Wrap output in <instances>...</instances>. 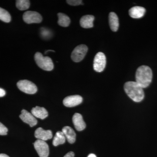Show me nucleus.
Listing matches in <instances>:
<instances>
[{
  "label": "nucleus",
  "instance_id": "nucleus-1",
  "mask_svg": "<svg viewBox=\"0 0 157 157\" xmlns=\"http://www.w3.org/2000/svg\"><path fill=\"white\" fill-rule=\"evenodd\" d=\"M124 89L129 98L135 102H140L144 98L143 88L136 82H127L124 85Z\"/></svg>",
  "mask_w": 157,
  "mask_h": 157
},
{
  "label": "nucleus",
  "instance_id": "nucleus-2",
  "mask_svg": "<svg viewBox=\"0 0 157 157\" xmlns=\"http://www.w3.org/2000/svg\"><path fill=\"white\" fill-rule=\"evenodd\" d=\"M152 72L148 66H140L136 71V82L143 88L148 87L152 79Z\"/></svg>",
  "mask_w": 157,
  "mask_h": 157
},
{
  "label": "nucleus",
  "instance_id": "nucleus-3",
  "mask_svg": "<svg viewBox=\"0 0 157 157\" xmlns=\"http://www.w3.org/2000/svg\"><path fill=\"white\" fill-rule=\"evenodd\" d=\"M35 60L37 65L42 70L51 71L54 68L52 60L48 56H43L40 52H37L35 55Z\"/></svg>",
  "mask_w": 157,
  "mask_h": 157
},
{
  "label": "nucleus",
  "instance_id": "nucleus-4",
  "mask_svg": "<svg viewBox=\"0 0 157 157\" xmlns=\"http://www.w3.org/2000/svg\"><path fill=\"white\" fill-rule=\"evenodd\" d=\"M18 89L23 92L33 94L37 91V87L33 82L28 80H20L17 83Z\"/></svg>",
  "mask_w": 157,
  "mask_h": 157
},
{
  "label": "nucleus",
  "instance_id": "nucleus-5",
  "mask_svg": "<svg viewBox=\"0 0 157 157\" xmlns=\"http://www.w3.org/2000/svg\"><path fill=\"white\" fill-rule=\"evenodd\" d=\"M88 47L86 45H80L74 48L71 54V59L73 61L78 63L81 61L87 53Z\"/></svg>",
  "mask_w": 157,
  "mask_h": 157
},
{
  "label": "nucleus",
  "instance_id": "nucleus-6",
  "mask_svg": "<svg viewBox=\"0 0 157 157\" xmlns=\"http://www.w3.org/2000/svg\"><path fill=\"white\" fill-rule=\"evenodd\" d=\"M106 65V58L105 54L102 52H99L95 56L94 61V69L97 72L104 71Z\"/></svg>",
  "mask_w": 157,
  "mask_h": 157
},
{
  "label": "nucleus",
  "instance_id": "nucleus-7",
  "mask_svg": "<svg viewBox=\"0 0 157 157\" xmlns=\"http://www.w3.org/2000/svg\"><path fill=\"white\" fill-rule=\"evenodd\" d=\"M24 21L27 24L39 23L42 22V18L41 14L33 11L25 12L23 16Z\"/></svg>",
  "mask_w": 157,
  "mask_h": 157
},
{
  "label": "nucleus",
  "instance_id": "nucleus-8",
  "mask_svg": "<svg viewBox=\"0 0 157 157\" xmlns=\"http://www.w3.org/2000/svg\"><path fill=\"white\" fill-rule=\"evenodd\" d=\"M34 147L40 157H48L49 155V147L46 142L37 140L33 143Z\"/></svg>",
  "mask_w": 157,
  "mask_h": 157
},
{
  "label": "nucleus",
  "instance_id": "nucleus-9",
  "mask_svg": "<svg viewBox=\"0 0 157 157\" xmlns=\"http://www.w3.org/2000/svg\"><path fill=\"white\" fill-rule=\"evenodd\" d=\"M19 117L24 122L28 124L31 127L35 126L38 122L36 119L33 114L25 109H23L21 111Z\"/></svg>",
  "mask_w": 157,
  "mask_h": 157
},
{
  "label": "nucleus",
  "instance_id": "nucleus-10",
  "mask_svg": "<svg viewBox=\"0 0 157 157\" xmlns=\"http://www.w3.org/2000/svg\"><path fill=\"white\" fill-rule=\"evenodd\" d=\"M82 98L79 95H72L68 96L64 99L63 101L64 106L67 107H74L81 104Z\"/></svg>",
  "mask_w": 157,
  "mask_h": 157
},
{
  "label": "nucleus",
  "instance_id": "nucleus-11",
  "mask_svg": "<svg viewBox=\"0 0 157 157\" xmlns=\"http://www.w3.org/2000/svg\"><path fill=\"white\" fill-rule=\"evenodd\" d=\"M35 136L38 140L45 141L52 138V133L51 130H45L42 128H39L36 130Z\"/></svg>",
  "mask_w": 157,
  "mask_h": 157
},
{
  "label": "nucleus",
  "instance_id": "nucleus-12",
  "mask_svg": "<svg viewBox=\"0 0 157 157\" xmlns=\"http://www.w3.org/2000/svg\"><path fill=\"white\" fill-rule=\"evenodd\" d=\"M73 122L75 128L79 132L84 130L86 127L82 116L78 113H75L73 116Z\"/></svg>",
  "mask_w": 157,
  "mask_h": 157
},
{
  "label": "nucleus",
  "instance_id": "nucleus-13",
  "mask_svg": "<svg viewBox=\"0 0 157 157\" xmlns=\"http://www.w3.org/2000/svg\"><path fill=\"white\" fill-rule=\"evenodd\" d=\"M146 10L140 6H135L129 10V14L133 18H140L143 17L145 14Z\"/></svg>",
  "mask_w": 157,
  "mask_h": 157
},
{
  "label": "nucleus",
  "instance_id": "nucleus-14",
  "mask_svg": "<svg viewBox=\"0 0 157 157\" xmlns=\"http://www.w3.org/2000/svg\"><path fill=\"white\" fill-rule=\"evenodd\" d=\"M62 132L69 143L73 144L75 142L76 134L72 128L69 126H65L62 129Z\"/></svg>",
  "mask_w": 157,
  "mask_h": 157
},
{
  "label": "nucleus",
  "instance_id": "nucleus-15",
  "mask_svg": "<svg viewBox=\"0 0 157 157\" xmlns=\"http://www.w3.org/2000/svg\"><path fill=\"white\" fill-rule=\"evenodd\" d=\"M31 113L35 117L41 119H44L48 116V112L44 107H34L31 110Z\"/></svg>",
  "mask_w": 157,
  "mask_h": 157
},
{
  "label": "nucleus",
  "instance_id": "nucleus-16",
  "mask_svg": "<svg viewBox=\"0 0 157 157\" xmlns=\"http://www.w3.org/2000/svg\"><path fill=\"white\" fill-rule=\"evenodd\" d=\"M94 17L92 15H86L82 16L80 20V25L85 29L91 28L94 26Z\"/></svg>",
  "mask_w": 157,
  "mask_h": 157
},
{
  "label": "nucleus",
  "instance_id": "nucleus-17",
  "mask_svg": "<svg viewBox=\"0 0 157 157\" xmlns=\"http://www.w3.org/2000/svg\"><path fill=\"white\" fill-rule=\"evenodd\" d=\"M109 24L111 30L117 32L118 29L119 23L117 15L113 12H111L109 16Z\"/></svg>",
  "mask_w": 157,
  "mask_h": 157
},
{
  "label": "nucleus",
  "instance_id": "nucleus-18",
  "mask_svg": "<svg viewBox=\"0 0 157 157\" xmlns=\"http://www.w3.org/2000/svg\"><path fill=\"white\" fill-rule=\"evenodd\" d=\"M58 23L59 25L63 27H67L69 26L70 23V19L67 15L63 13H59L58 14Z\"/></svg>",
  "mask_w": 157,
  "mask_h": 157
},
{
  "label": "nucleus",
  "instance_id": "nucleus-19",
  "mask_svg": "<svg viewBox=\"0 0 157 157\" xmlns=\"http://www.w3.org/2000/svg\"><path fill=\"white\" fill-rule=\"evenodd\" d=\"M66 137L62 132L58 131L56 132L54 137L52 144L54 146H57L60 144H62L66 141Z\"/></svg>",
  "mask_w": 157,
  "mask_h": 157
},
{
  "label": "nucleus",
  "instance_id": "nucleus-20",
  "mask_svg": "<svg viewBox=\"0 0 157 157\" xmlns=\"http://www.w3.org/2000/svg\"><path fill=\"white\" fill-rule=\"evenodd\" d=\"M30 3L29 0H17L16 1V7L21 11L27 10L29 8Z\"/></svg>",
  "mask_w": 157,
  "mask_h": 157
},
{
  "label": "nucleus",
  "instance_id": "nucleus-21",
  "mask_svg": "<svg viewBox=\"0 0 157 157\" xmlns=\"http://www.w3.org/2000/svg\"><path fill=\"white\" fill-rule=\"evenodd\" d=\"M0 20L4 22L9 23L11 21V16L8 11L0 7Z\"/></svg>",
  "mask_w": 157,
  "mask_h": 157
},
{
  "label": "nucleus",
  "instance_id": "nucleus-22",
  "mask_svg": "<svg viewBox=\"0 0 157 157\" xmlns=\"http://www.w3.org/2000/svg\"><path fill=\"white\" fill-rule=\"evenodd\" d=\"M40 33L41 36L44 39H48L52 35V33L50 30L45 28L41 29Z\"/></svg>",
  "mask_w": 157,
  "mask_h": 157
},
{
  "label": "nucleus",
  "instance_id": "nucleus-23",
  "mask_svg": "<svg viewBox=\"0 0 157 157\" xmlns=\"http://www.w3.org/2000/svg\"><path fill=\"white\" fill-rule=\"evenodd\" d=\"M67 2L69 5L72 6H78L80 5H83L81 0H67Z\"/></svg>",
  "mask_w": 157,
  "mask_h": 157
},
{
  "label": "nucleus",
  "instance_id": "nucleus-24",
  "mask_svg": "<svg viewBox=\"0 0 157 157\" xmlns=\"http://www.w3.org/2000/svg\"><path fill=\"white\" fill-rule=\"evenodd\" d=\"M8 130L5 125L0 122V135H7Z\"/></svg>",
  "mask_w": 157,
  "mask_h": 157
},
{
  "label": "nucleus",
  "instance_id": "nucleus-25",
  "mask_svg": "<svg viewBox=\"0 0 157 157\" xmlns=\"http://www.w3.org/2000/svg\"><path fill=\"white\" fill-rule=\"evenodd\" d=\"M6 94V91L4 89H3L0 88V98L4 97V96H5Z\"/></svg>",
  "mask_w": 157,
  "mask_h": 157
},
{
  "label": "nucleus",
  "instance_id": "nucleus-26",
  "mask_svg": "<svg viewBox=\"0 0 157 157\" xmlns=\"http://www.w3.org/2000/svg\"><path fill=\"white\" fill-rule=\"evenodd\" d=\"M74 153L72 151L69 152L64 157H74Z\"/></svg>",
  "mask_w": 157,
  "mask_h": 157
},
{
  "label": "nucleus",
  "instance_id": "nucleus-27",
  "mask_svg": "<svg viewBox=\"0 0 157 157\" xmlns=\"http://www.w3.org/2000/svg\"><path fill=\"white\" fill-rule=\"evenodd\" d=\"M0 157H10L8 155L5 154H0Z\"/></svg>",
  "mask_w": 157,
  "mask_h": 157
},
{
  "label": "nucleus",
  "instance_id": "nucleus-28",
  "mask_svg": "<svg viewBox=\"0 0 157 157\" xmlns=\"http://www.w3.org/2000/svg\"><path fill=\"white\" fill-rule=\"evenodd\" d=\"M87 157H97V156L95 155L94 154H90Z\"/></svg>",
  "mask_w": 157,
  "mask_h": 157
},
{
  "label": "nucleus",
  "instance_id": "nucleus-29",
  "mask_svg": "<svg viewBox=\"0 0 157 157\" xmlns=\"http://www.w3.org/2000/svg\"><path fill=\"white\" fill-rule=\"evenodd\" d=\"M55 52V51L52 50H47V51L45 52V53L46 54L47 53V52Z\"/></svg>",
  "mask_w": 157,
  "mask_h": 157
}]
</instances>
